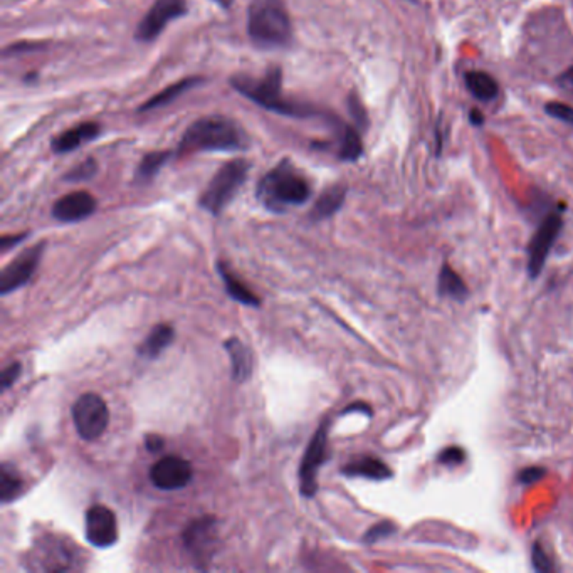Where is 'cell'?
Listing matches in <instances>:
<instances>
[{"instance_id": "cell-1", "label": "cell", "mask_w": 573, "mask_h": 573, "mask_svg": "<svg viewBox=\"0 0 573 573\" xmlns=\"http://www.w3.org/2000/svg\"><path fill=\"white\" fill-rule=\"evenodd\" d=\"M247 145V136L235 121L226 116H207L197 120L184 133L179 145V155L211 150H240Z\"/></svg>"}, {"instance_id": "cell-2", "label": "cell", "mask_w": 573, "mask_h": 573, "mask_svg": "<svg viewBox=\"0 0 573 573\" xmlns=\"http://www.w3.org/2000/svg\"><path fill=\"white\" fill-rule=\"evenodd\" d=\"M311 195L308 180L289 162H281L262 177L257 199L269 211L284 212L291 206H301Z\"/></svg>"}, {"instance_id": "cell-3", "label": "cell", "mask_w": 573, "mask_h": 573, "mask_svg": "<svg viewBox=\"0 0 573 573\" xmlns=\"http://www.w3.org/2000/svg\"><path fill=\"white\" fill-rule=\"evenodd\" d=\"M247 30L252 43L265 49L284 48L293 38L289 13L283 0H252Z\"/></svg>"}, {"instance_id": "cell-4", "label": "cell", "mask_w": 573, "mask_h": 573, "mask_svg": "<svg viewBox=\"0 0 573 573\" xmlns=\"http://www.w3.org/2000/svg\"><path fill=\"white\" fill-rule=\"evenodd\" d=\"M230 84L234 89H238L245 98L252 99L259 106L266 108L269 111L281 113L288 116H309L315 115L311 108L298 104L283 98L281 93V84H283V71L274 66L266 71L262 77H249V76H234L230 79Z\"/></svg>"}, {"instance_id": "cell-5", "label": "cell", "mask_w": 573, "mask_h": 573, "mask_svg": "<svg viewBox=\"0 0 573 573\" xmlns=\"http://www.w3.org/2000/svg\"><path fill=\"white\" fill-rule=\"evenodd\" d=\"M247 172L249 163L245 160L227 162L207 185L206 192L200 197V207L213 216H219L247 179Z\"/></svg>"}, {"instance_id": "cell-6", "label": "cell", "mask_w": 573, "mask_h": 573, "mask_svg": "<svg viewBox=\"0 0 573 573\" xmlns=\"http://www.w3.org/2000/svg\"><path fill=\"white\" fill-rule=\"evenodd\" d=\"M29 568L43 572H67L79 567L81 553L62 536H40L29 555Z\"/></svg>"}, {"instance_id": "cell-7", "label": "cell", "mask_w": 573, "mask_h": 573, "mask_svg": "<svg viewBox=\"0 0 573 573\" xmlns=\"http://www.w3.org/2000/svg\"><path fill=\"white\" fill-rule=\"evenodd\" d=\"M72 421L81 439L96 440L106 430L110 412L98 394H84L72 406Z\"/></svg>"}, {"instance_id": "cell-8", "label": "cell", "mask_w": 573, "mask_h": 573, "mask_svg": "<svg viewBox=\"0 0 573 573\" xmlns=\"http://www.w3.org/2000/svg\"><path fill=\"white\" fill-rule=\"evenodd\" d=\"M326 457H328V421L321 422L313 439L309 440L299 467V491L304 498H313L316 494V476Z\"/></svg>"}, {"instance_id": "cell-9", "label": "cell", "mask_w": 573, "mask_h": 573, "mask_svg": "<svg viewBox=\"0 0 573 573\" xmlns=\"http://www.w3.org/2000/svg\"><path fill=\"white\" fill-rule=\"evenodd\" d=\"M562 216L558 212L550 213L541 222L538 230L535 232L528 247V274L530 277H536L543 269L545 261H547L550 251H552L555 240L562 230Z\"/></svg>"}, {"instance_id": "cell-10", "label": "cell", "mask_w": 573, "mask_h": 573, "mask_svg": "<svg viewBox=\"0 0 573 573\" xmlns=\"http://www.w3.org/2000/svg\"><path fill=\"white\" fill-rule=\"evenodd\" d=\"M44 247L45 243L35 244L33 247L26 249L24 252H21L16 259H12L11 265L4 267L2 274H0V293L9 294L29 283V279L38 269Z\"/></svg>"}, {"instance_id": "cell-11", "label": "cell", "mask_w": 573, "mask_h": 573, "mask_svg": "<svg viewBox=\"0 0 573 573\" xmlns=\"http://www.w3.org/2000/svg\"><path fill=\"white\" fill-rule=\"evenodd\" d=\"M187 12L185 0H157L138 24L135 38L142 43H150L165 29L170 21L179 19Z\"/></svg>"}, {"instance_id": "cell-12", "label": "cell", "mask_w": 573, "mask_h": 573, "mask_svg": "<svg viewBox=\"0 0 573 573\" xmlns=\"http://www.w3.org/2000/svg\"><path fill=\"white\" fill-rule=\"evenodd\" d=\"M194 477L192 464L179 456H167L150 469V481L162 491H177L190 484Z\"/></svg>"}, {"instance_id": "cell-13", "label": "cell", "mask_w": 573, "mask_h": 573, "mask_svg": "<svg viewBox=\"0 0 573 573\" xmlns=\"http://www.w3.org/2000/svg\"><path fill=\"white\" fill-rule=\"evenodd\" d=\"M86 538L93 547L110 548L118 541V523L110 508L94 504L86 513Z\"/></svg>"}, {"instance_id": "cell-14", "label": "cell", "mask_w": 573, "mask_h": 573, "mask_svg": "<svg viewBox=\"0 0 573 573\" xmlns=\"http://www.w3.org/2000/svg\"><path fill=\"white\" fill-rule=\"evenodd\" d=\"M217 533V520L213 516H204L194 520L184 531V545L199 562H208L213 553Z\"/></svg>"}, {"instance_id": "cell-15", "label": "cell", "mask_w": 573, "mask_h": 573, "mask_svg": "<svg viewBox=\"0 0 573 573\" xmlns=\"http://www.w3.org/2000/svg\"><path fill=\"white\" fill-rule=\"evenodd\" d=\"M96 211V199L89 192L77 190V192L67 194L54 204L52 217L59 222H79Z\"/></svg>"}, {"instance_id": "cell-16", "label": "cell", "mask_w": 573, "mask_h": 573, "mask_svg": "<svg viewBox=\"0 0 573 573\" xmlns=\"http://www.w3.org/2000/svg\"><path fill=\"white\" fill-rule=\"evenodd\" d=\"M99 131H101V128H99L98 123H93V121L81 123V125L74 126V128L57 135L56 138L52 140L51 148L54 153L72 152V150L81 147L83 143L91 142V140L96 138V136L99 135Z\"/></svg>"}, {"instance_id": "cell-17", "label": "cell", "mask_w": 573, "mask_h": 573, "mask_svg": "<svg viewBox=\"0 0 573 573\" xmlns=\"http://www.w3.org/2000/svg\"><path fill=\"white\" fill-rule=\"evenodd\" d=\"M224 348L230 357L232 365V377L235 382H245L251 379L254 370V358L251 350L240 342L239 338L226 340Z\"/></svg>"}, {"instance_id": "cell-18", "label": "cell", "mask_w": 573, "mask_h": 573, "mask_svg": "<svg viewBox=\"0 0 573 573\" xmlns=\"http://www.w3.org/2000/svg\"><path fill=\"white\" fill-rule=\"evenodd\" d=\"M174 338H175L174 328H172L170 325H167V323H160V325L153 326L150 335L143 340V343L140 345L138 348V353L145 358L153 360V358L160 357V355L170 347Z\"/></svg>"}, {"instance_id": "cell-19", "label": "cell", "mask_w": 573, "mask_h": 573, "mask_svg": "<svg viewBox=\"0 0 573 573\" xmlns=\"http://www.w3.org/2000/svg\"><path fill=\"white\" fill-rule=\"evenodd\" d=\"M345 197H347V187H343V185H331V187L326 189L318 197L315 207H313L311 213H309L311 221L328 219V217L340 211V207L345 202Z\"/></svg>"}, {"instance_id": "cell-20", "label": "cell", "mask_w": 573, "mask_h": 573, "mask_svg": "<svg viewBox=\"0 0 573 573\" xmlns=\"http://www.w3.org/2000/svg\"><path fill=\"white\" fill-rule=\"evenodd\" d=\"M217 271H219L222 281H224L227 294H229L232 299L245 304V306L257 308L259 304H261V299H259L256 294L243 283V281L238 279V276L229 269V266H226L224 262H217Z\"/></svg>"}, {"instance_id": "cell-21", "label": "cell", "mask_w": 573, "mask_h": 573, "mask_svg": "<svg viewBox=\"0 0 573 573\" xmlns=\"http://www.w3.org/2000/svg\"><path fill=\"white\" fill-rule=\"evenodd\" d=\"M342 472L345 476L350 477L362 476L375 481L389 479V477L392 476V471L389 469V466H386L385 462H382L380 459L375 457H360L357 459V461L348 462L342 469Z\"/></svg>"}, {"instance_id": "cell-22", "label": "cell", "mask_w": 573, "mask_h": 573, "mask_svg": "<svg viewBox=\"0 0 573 573\" xmlns=\"http://www.w3.org/2000/svg\"><path fill=\"white\" fill-rule=\"evenodd\" d=\"M466 79L467 89L471 91V94L481 101H491L498 96L499 93V86L496 83L493 76L488 74L484 71H469L464 76Z\"/></svg>"}, {"instance_id": "cell-23", "label": "cell", "mask_w": 573, "mask_h": 573, "mask_svg": "<svg viewBox=\"0 0 573 573\" xmlns=\"http://www.w3.org/2000/svg\"><path fill=\"white\" fill-rule=\"evenodd\" d=\"M24 489V481L17 474L11 464L4 462L0 466V501L2 504L12 503L13 499L19 498V494Z\"/></svg>"}, {"instance_id": "cell-24", "label": "cell", "mask_w": 573, "mask_h": 573, "mask_svg": "<svg viewBox=\"0 0 573 573\" xmlns=\"http://www.w3.org/2000/svg\"><path fill=\"white\" fill-rule=\"evenodd\" d=\"M200 83V77H187V79H182L179 83H174L170 84L168 88H165L163 91H160L158 94H155V96L150 99L143 104L142 108H140V111H147V110H153V108H158V106H163V104L174 101L180 96L184 91H187L192 88V86L199 84Z\"/></svg>"}, {"instance_id": "cell-25", "label": "cell", "mask_w": 573, "mask_h": 573, "mask_svg": "<svg viewBox=\"0 0 573 573\" xmlns=\"http://www.w3.org/2000/svg\"><path fill=\"white\" fill-rule=\"evenodd\" d=\"M439 293L444 296H451L457 301H462L467 296V288L461 279V276L451 266H443L439 274Z\"/></svg>"}, {"instance_id": "cell-26", "label": "cell", "mask_w": 573, "mask_h": 573, "mask_svg": "<svg viewBox=\"0 0 573 573\" xmlns=\"http://www.w3.org/2000/svg\"><path fill=\"white\" fill-rule=\"evenodd\" d=\"M363 143L358 131L353 126H345L340 142V158L347 162H355L362 157Z\"/></svg>"}, {"instance_id": "cell-27", "label": "cell", "mask_w": 573, "mask_h": 573, "mask_svg": "<svg viewBox=\"0 0 573 573\" xmlns=\"http://www.w3.org/2000/svg\"><path fill=\"white\" fill-rule=\"evenodd\" d=\"M172 157L170 152H153L148 153L147 157L143 158L142 163H140L138 172H136V179L140 182H148L152 180L155 175L158 174V170L165 165V162Z\"/></svg>"}, {"instance_id": "cell-28", "label": "cell", "mask_w": 573, "mask_h": 573, "mask_svg": "<svg viewBox=\"0 0 573 573\" xmlns=\"http://www.w3.org/2000/svg\"><path fill=\"white\" fill-rule=\"evenodd\" d=\"M395 533V525L390 521H380L377 523L375 526H372L370 530L367 531L365 535V543L372 545V543H377V541L386 538V536L394 535Z\"/></svg>"}, {"instance_id": "cell-29", "label": "cell", "mask_w": 573, "mask_h": 573, "mask_svg": "<svg viewBox=\"0 0 573 573\" xmlns=\"http://www.w3.org/2000/svg\"><path fill=\"white\" fill-rule=\"evenodd\" d=\"M545 111H547L550 116L557 118V120H562L568 123V125H573V108L570 104L552 101L545 104Z\"/></svg>"}, {"instance_id": "cell-30", "label": "cell", "mask_w": 573, "mask_h": 573, "mask_svg": "<svg viewBox=\"0 0 573 573\" xmlns=\"http://www.w3.org/2000/svg\"><path fill=\"white\" fill-rule=\"evenodd\" d=\"M94 172H96V162L94 160H86L81 163V165H77L74 170L69 172V174L66 175L67 180H86L89 179V177L94 175Z\"/></svg>"}, {"instance_id": "cell-31", "label": "cell", "mask_w": 573, "mask_h": 573, "mask_svg": "<svg viewBox=\"0 0 573 573\" xmlns=\"http://www.w3.org/2000/svg\"><path fill=\"white\" fill-rule=\"evenodd\" d=\"M21 372H22V365L19 362H13L9 367L4 368V370H2V379H0V384H2L4 392H6L7 389H11L13 384H16V380L21 377Z\"/></svg>"}, {"instance_id": "cell-32", "label": "cell", "mask_w": 573, "mask_h": 573, "mask_svg": "<svg viewBox=\"0 0 573 573\" xmlns=\"http://www.w3.org/2000/svg\"><path fill=\"white\" fill-rule=\"evenodd\" d=\"M466 459V452L461 447H445L443 452L439 454V462L447 464V466H459Z\"/></svg>"}, {"instance_id": "cell-33", "label": "cell", "mask_w": 573, "mask_h": 573, "mask_svg": "<svg viewBox=\"0 0 573 573\" xmlns=\"http://www.w3.org/2000/svg\"><path fill=\"white\" fill-rule=\"evenodd\" d=\"M531 560H533V567L535 570L538 572H550L553 568L552 562H550L548 555L541 550V547L538 543L533 547V555H531Z\"/></svg>"}, {"instance_id": "cell-34", "label": "cell", "mask_w": 573, "mask_h": 573, "mask_svg": "<svg viewBox=\"0 0 573 573\" xmlns=\"http://www.w3.org/2000/svg\"><path fill=\"white\" fill-rule=\"evenodd\" d=\"M348 108H350V113H352L353 120L358 123V126L365 128L367 121H368L367 120V113H365V110H363L360 99L355 96V94H352V96L348 98Z\"/></svg>"}, {"instance_id": "cell-35", "label": "cell", "mask_w": 573, "mask_h": 573, "mask_svg": "<svg viewBox=\"0 0 573 573\" xmlns=\"http://www.w3.org/2000/svg\"><path fill=\"white\" fill-rule=\"evenodd\" d=\"M543 476H545V469H541V467H526V469H523L520 472L518 479H520V483H523V484H531V483H536V481H540Z\"/></svg>"}, {"instance_id": "cell-36", "label": "cell", "mask_w": 573, "mask_h": 573, "mask_svg": "<svg viewBox=\"0 0 573 573\" xmlns=\"http://www.w3.org/2000/svg\"><path fill=\"white\" fill-rule=\"evenodd\" d=\"M145 447H147L148 452L157 454V452H160L163 447H165V440H163L162 435L148 434V435H145Z\"/></svg>"}, {"instance_id": "cell-37", "label": "cell", "mask_w": 573, "mask_h": 573, "mask_svg": "<svg viewBox=\"0 0 573 573\" xmlns=\"http://www.w3.org/2000/svg\"><path fill=\"white\" fill-rule=\"evenodd\" d=\"M557 83H558V86H560V88L567 89V91H572V93H573V66L568 67L565 72H562V74L558 76Z\"/></svg>"}, {"instance_id": "cell-38", "label": "cell", "mask_w": 573, "mask_h": 573, "mask_svg": "<svg viewBox=\"0 0 573 573\" xmlns=\"http://www.w3.org/2000/svg\"><path fill=\"white\" fill-rule=\"evenodd\" d=\"M26 235H27V234H19V235H4L2 240H0V247H2V251L6 252V251H9V249L12 247V245L19 244L21 240L26 238Z\"/></svg>"}, {"instance_id": "cell-39", "label": "cell", "mask_w": 573, "mask_h": 573, "mask_svg": "<svg viewBox=\"0 0 573 573\" xmlns=\"http://www.w3.org/2000/svg\"><path fill=\"white\" fill-rule=\"evenodd\" d=\"M469 120H471L472 125L481 126V125H483V123H484V116H483V113H481L479 110H472V111L469 113Z\"/></svg>"}, {"instance_id": "cell-40", "label": "cell", "mask_w": 573, "mask_h": 573, "mask_svg": "<svg viewBox=\"0 0 573 573\" xmlns=\"http://www.w3.org/2000/svg\"><path fill=\"white\" fill-rule=\"evenodd\" d=\"M352 411H365L368 416H370V407L368 406H365V404H362V402H358V404H353V406H350V407H347L343 411V413H348V412H352Z\"/></svg>"}, {"instance_id": "cell-41", "label": "cell", "mask_w": 573, "mask_h": 573, "mask_svg": "<svg viewBox=\"0 0 573 573\" xmlns=\"http://www.w3.org/2000/svg\"><path fill=\"white\" fill-rule=\"evenodd\" d=\"M213 2H217V4H219V6H222V7H230L234 0H213Z\"/></svg>"}]
</instances>
